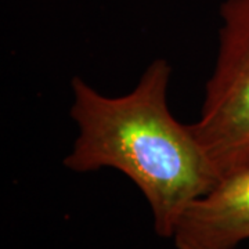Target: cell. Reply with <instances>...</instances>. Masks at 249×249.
I'll return each instance as SVG.
<instances>
[{
  "label": "cell",
  "mask_w": 249,
  "mask_h": 249,
  "mask_svg": "<svg viewBox=\"0 0 249 249\" xmlns=\"http://www.w3.org/2000/svg\"><path fill=\"white\" fill-rule=\"evenodd\" d=\"M170 75L169 62L157 58L133 89L118 97L73 76L70 114L78 136L64 158L72 172H122L147 199L162 238H173L187 209L222 180L191 124L170 112Z\"/></svg>",
  "instance_id": "6da1fadb"
},
{
  "label": "cell",
  "mask_w": 249,
  "mask_h": 249,
  "mask_svg": "<svg viewBox=\"0 0 249 249\" xmlns=\"http://www.w3.org/2000/svg\"><path fill=\"white\" fill-rule=\"evenodd\" d=\"M219 47L191 129L226 178L249 168V0H224Z\"/></svg>",
  "instance_id": "7a4b0ae2"
},
{
  "label": "cell",
  "mask_w": 249,
  "mask_h": 249,
  "mask_svg": "<svg viewBox=\"0 0 249 249\" xmlns=\"http://www.w3.org/2000/svg\"><path fill=\"white\" fill-rule=\"evenodd\" d=\"M175 244L234 249L249 240V168L223 178L183 214Z\"/></svg>",
  "instance_id": "3957f363"
},
{
  "label": "cell",
  "mask_w": 249,
  "mask_h": 249,
  "mask_svg": "<svg viewBox=\"0 0 249 249\" xmlns=\"http://www.w3.org/2000/svg\"><path fill=\"white\" fill-rule=\"evenodd\" d=\"M178 249H214V248H204V247H196V245H190V244H178Z\"/></svg>",
  "instance_id": "277c9868"
}]
</instances>
